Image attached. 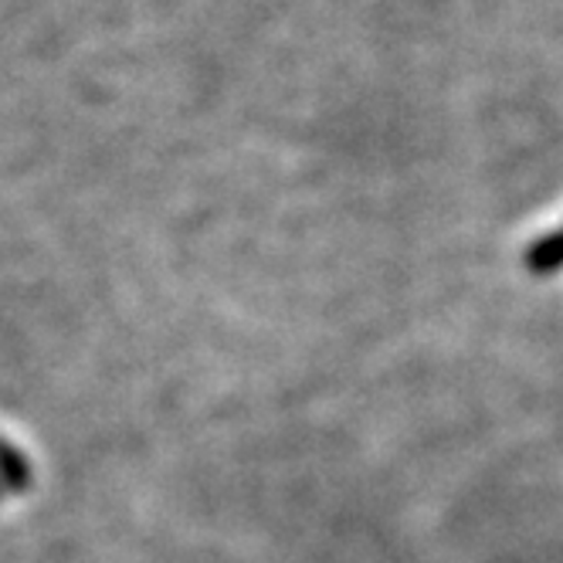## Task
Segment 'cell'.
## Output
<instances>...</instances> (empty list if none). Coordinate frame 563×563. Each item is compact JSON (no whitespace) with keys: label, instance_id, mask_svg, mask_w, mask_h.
Returning a JSON list of instances; mask_svg holds the SVG:
<instances>
[{"label":"cell","instance_id":"cell-1","mask_svg":"<svg viewBox=\"0 0 563 563\" xmlns=\"http://www.w3.org/2000/svg\"><path fill=\"white\" fill-rule=\"evenodd\" d=\"M0 482H4V489L11 493L31 489V465L8 438H0Z\"/></svg>","mask_w":563,"mask_h":563}]
</instances>
